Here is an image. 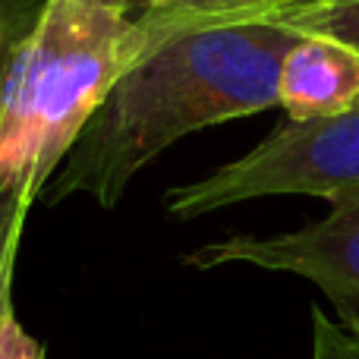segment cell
Here are the masks:
<instances>
[{"label":"cell","mask_w":359,"mask_h":359,"mask_svg":"<svg viewBox=\"0 0 359 359\" xmlns=\"http://www.w3.org/2000/svg\"><path fill=\"white\" fill-rule=\"evenodd\" d=\"M35 198L22 189H0V309L13 299V271L22 243L25 217Z\"/></svg>","instance_id":"8"},{"label":"cell","mask_w":359,"mask_h":359,"mask_svg":"<svg viewBox=\"0 0 359 359\" xmlns=\"http://www.w3.org/2000/svg\"><path fill=\"white\" fill-rule=\"evenodd\" d=\"M297 32L271 22L183 32L149 50L107 92L38 198L88 196L111 211L183 136L278 107V69Z\"/></svg>","instance_id":"1"},{"label":"cell","mask_w":359,"mask_h":359,"mask_svg":"<svg viewBox=\"0 0 359 359\" xmlns=\"http://www.w3.org/2000/svg\"><path fill=\"white\" fill-rule=\"evenodd\" d=\"M13 4L16 0H0V76H4V67H6V57H10V48L16 44V38L22 35L19 32L16 38H13V29H16V10H13ZM29 29V25H25Z\"/></svg>","instance_id":"11"},{"label":"cell","mask_w":359,"mask_h":359,"mask_svg":"<svg viewBox=\"0 0 359 359\" xmlns=\"http://www.w3.org/2000/svg\"><path fill=\"white\" fill-rule=\"evenodd\" d=\"M271 25H287V29H293L297 35H303V32L328 35L359 54V0H334V4L290 10V13H284V16L271 19Z\"/></svg>","instance_id":"7"},{"label":"cell","mask_w":359,"mask_h":359,"mask_svg":"<svg viewBox=\"0 0 359 359\" xmlns=\"http://www.w3.org/2000/svg\"><path fill=\"white\" fill-rule=\"evenodd\" d=\"M265 196H359V104L334 117L287 120L255 149L164 196L177 221L211 215Z\"/></svg>","instance_id":"3"},{"label":"cell","mask_w":359,"mask_h":359,"mask_svg":"<svg viewBox=\"0 0 359 359\" xmlns=\"http://www.w3.org/2000/svg\"><path fill=\"white\" fill-rule=\"evenodd\" d=\"M192 268L255 265L312 280L337 309V318H359V196L341 198L318 221L274 236H227L183 255Z\"/></svg>","instance_id":"4"},{"label":"cell","mask_w":359,"mask_h":359,"mask_svg":"<svg viewBox=\"0 0 359 359\" xmlns=\"http://www.w3.org/2000/svg\"><path fill=\"white\" fill-rule=\"evenodd\" d=\"M278 4L280 0H145V10L139 13L136 25L149 54L183 32L255 22L262 13Z\"/></svg>","instance_id":"6"},{"label":"cell","mask_w":359,"mask_h":359,"mask_svg":"<svg viewBox=\"0 0 359 359\" xmlns=\"http://www.w3.org/2000/svg\"><path fill=\"white\" fill-rule=\"evenodd\" d=\"M278 104L287 120L353 111L359 104V54L328 35L303 32L280 60Z\"/></svg>","instance_id":"5"},{"label":"cell","mask_w":359,"mask_h":359,"mask_svg":"<svg viewBox=\"0 0 359 359\" xmlns=\"http://www.w3.org/2000/svg\"><path fill=\"white\" fill-rule=\"evenodd\" d=\"M0 359H44L41 344L19 325L13 299L0 309Z\"/></svg>","instance_id":"10"},{"label":"cell","mask_w":359,"mask_h":359,"mask_svg":"<svg viewBox=\"0 0 359 359\" xmlns=\"http://www.w3.org/2000/svg\"><path fill=\"white\" fill-rule=\"evenodd\" d=\"M312 359H359V318L344 322L312 309Z\"/></svg>","instance_id":"9"},{"label":"cell","mask_w":359,"mask_h":359,"mask_svg":"<svg viewBox=\"0 0 359 359\" xmlns=\"http://www.w3.org/2000/svg\"><path fill=\"white\" fill-rule=\"evenodd\" d=\"M136 0H44L0 76V189L32 198L120 76L142 60Z\"/></svg>","instance_id":"2"},{"label":"cell","mask_w":359,"mask_h":359,"mask_svg":"<svg viewBox=\"0 0 359 359\" xmlns=\"http://www.w3.org/2000/svg\"><path fill=\"white\" fill-rule=\"evenodd\" d=\"M318 4H334V0H280L278 6H271L268 13H262L255 22H271V19L284 16V13H290V10H303V6H318Z\"/></svg>","instance_id":"12"}]
</instances>
